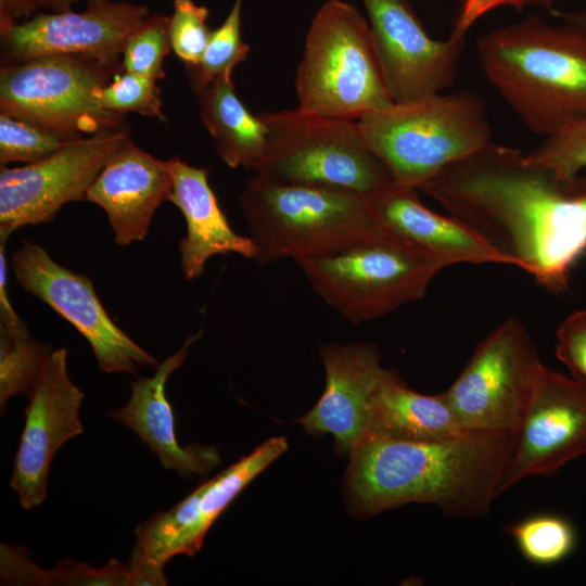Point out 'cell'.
<instances>
[{"mask_svg": "<svg viewBox=\"0 0 586 586\" xmlns=\"http://www.w3.org/2000/svg\"><path fill=\"white\" fill-rule=\"evenodd\" d=\"M418 191L550 291L586 251V179H562L519 150L489 142Z\"/></svg>", "mask_w": 586, "mask_h": 586, "instance_id": "1", "label": "cell"}, {"mask_svg": "<svg viewBox=\"0 0 586 586\" xmlns=\"http://www.w3.org/2000/svg\"><path fill=\"white\" fill-rule=\"evenodd\" d=\"M514 436L466 432L437 441L366 433L351 450L345 476L355 512L372 515L407 504H430L458 519L491 510Z\"/></svg>", "mask_w": 586, "mask_h": 586, "instance_id": "2", "label": "cell"}, {"mask_svg": "<svg viewBox=\"0 0 586 586\" xmlns=\"http://www.w3.org/2000/svg\"><path fill=\"white\" fill-rule=\"evenodd\" d=\"M480 66L534 133L547 137L586 119V34L530 16L476 44Z\"/></svg>", "mask_w": 586, "mask_h": 586, "instance_id": "3", "label": "cell"}, {"mask_svg": "<svg viewBox=\"0 0 586 586\" xmlns=\"http://www.w3.org/2000/svg\"><path fill=\"white\" fill-rule=\"evenodd\" d=\"M356 122L365 143L394 181L416 189L487 145L492 137L485 101L471 91L392 102Z\"/></svg>", "mask_w": 586, "mask_h": 586, "instance_id": "4", "label": "cell"}, {"mask_svg": "<svg viewBox=\"0 0 586 586\" xmlns=\"http://www.w3.org/2000/svg\"><path fill=\"white\" fill-rule=\"evenodd\" d=\"M239 203L260 265L328 254L384 229L365 198L281 183L258 173L244 184Z\"/></svg>", "mask_w": 586, "mask_h": 586, "instance_id": "5", "label": "cell"}, {"mask_svg": "<svg viewBox=\"0 0 586 586\" xmlns=\"http://www.w3.org/2000/svg\"><path fill=\"white\" fill-rule=\"evenodd\" d=\"M296 264L315 293L353 323L380 318L421 300L436 275L454 265L385 228Z\"/></svg>", "mask_w": 586, "mask_h": 586, "instance_id": "6", "label": "cell"}, {"mask_svg": "<svg viewBox=\"0 0 586 586\" xmlns=\"http://www.w3.org/2000/svg\"><path fill=\"white\" fill-rule=\"evenodd\" d=\"M295 89L298 109L357 120L392 103L368 21L352 4L326 1L307 31Z\"/></svg>", "mask_w": 586, "mask_h": 586, "instance_id": "7", "label": "cell"}, {"mask_svg": "<svg viewBox=\"0 0 586 586\" xmlns=\"http://www.w3.org/2000/svg\"><path fill=\"white\" fill-rule=\"evenodd\" d=\"M269 129L266 157L256 173L281 183L308 186L367 200L394 179L365 143L356 120L300 110L260 114Z\"/></svg>", "mask_w": 586, "mask_h": 586, "instance_id": "8", "label": "cell"}, {"mask_svg": "<svg viewBox=\"0 0 586 586\" xmlns=\"http://www.w3.org/2000/svg\"><path fill=\"white\" fill-rule=\"evenodd\" d=\"M123 66L77 55H53L0 69V110L62 139L129 130L124 115L103 109L97 91Z\"/></svg>", "mask_w": 586, "mask_h": 586, "instance_id": "9", "label": "cell"}, {"mask_svg": "<svg viewBox=\"0 0 586 586\" xmlns=\"http://www.w3.org/2000/svg\"><path fill=\"white\" fill-rule=\"evenodd\" d=\"M543 367L525 327L509 318L477 344L444 394L464 431L515 437Z\"/></svg>", "mask_w": 586, "mask_h": 586, "instance_id": "10", "label": "cell"}, {"mask_svg": "<svg viewBox=\"0 0 586 586\" xmlns=\"http://www.w3.org/2000/svg\"><path fill=\"white\" fill-rule=\"evenodd\" d=\"M129 139V130L101 131L38 162L1 165L0 238L25 226L52 222L63 205L85 201L99 173Z\"/></svg>", "mask_w": 586, "mask_h": 586, "instance_id": "11", "label": "cell"}, {"mask_svg": "<svg viewBox=\"0 0 586 586\" xmlns=\"http://www.w3.org/2000/svg\"><path fill=\"white\" fill-rule=\"evenodd\" d=\"M11 267L20 285L67 320L90 344L106 373L133 374L160 362L114 323L91 280L56 263L40 245L24 241Z\"/></svg>", "mask_w": 586, "mask_h": 586, "instance_id": "12", "label": "cell"}, {"mask_svg": "<svg viewBox=\"0 0 586 586\" xmlns=\"http://www.w3.org/2000/svg\"><path fill=\"white\" fill-rule=\"evenodd\" d=\"M150 15L128 1L89 0L86 10L36 14L0 26L2 65L53 55H77L109 66L122 65L129 38Z\"/></svg>", "mask_w": 586, "mask_h": 586, "instance_id": "13", "label": "cell"}, {"mask_svg": "<svg viewBox=\"0 0 586 586\" xmlns=\"http://www.w3.org/2000/svg\"><path fill=\"white\" fill-rule=\"evenodd\" d=\"M392 102L441 93L456 80L466 35L431 38L409 0H361Z\"/></svg>", "mask_w": 586, "mask_h": 586, "instance_id": "14", "label": "cell"}, {"mask_svg": "<svg viewBox=\"0 0 586 586\" xmlns=\"http://www.w3.org/2000/svg\"><path fill=\"white\" fill-rule=\"evenodd\" d=\"M586 455V383L543 367L497 495Z\"/></svg>", "mask_w": 586, "mask_h": 586, "instance_id": "15", "label": "cell"}, {"mask_svg": "<svg viewBox=\"0 0 586 586\" xmlns=\"http://www.w3.org/2000/svg\"><path fill=\"white\" fill-rule=\"evenodd\" d=\"M27 396L10 486L21 507L31 509L47 497L49 469L56 451L84 432L79 416L84 393L68 375L66 348L48 355Z\"/></svg>", "mask_w": 586, "mask_h": 586, "instance_id": "16", "label": "cell"}, {"mask_svg": "<svg viewBox=\"0 0 586 586\" xmlns=\"http://www.w3.org/2000/svg\"><path fill=\"white\" fill-rule=\"evenodd\" d=\"M326 373L323 393L298 421L309 434H331L339 450L351 453L368 432L371 400L384 372L370 343H327L319 347Z\"/></svg>", "mask_w": 586, "mask_h": 586, "instance_id": "17", "label": "cell"}, {"mask_svg": "<svg viewBox=\"0 0 586 586\" xmlns=\"http://www.w3.org/2000/svg\"><path fill=\"white\" fill-rule=\"evenodd\" d=\"M171 183L168 161L155 158L129 139L99 173L85 201L104 211L115 242L126 246L144 240Z\"/></svg>", "mask_w": 586, "mask_h": 586, "instance_id": "18", "label": "cell"}, {"mask_svg": "<svg viewBox=\"0 0 586 586\" xmlns=\"http://www.w3.org/2000/svg\"><path fill=\"white\" fill-rule=\"evenodd\" d=\"M202 332L201 329L190 335L178 352L155 368L153 375L131 381L128 402L107 412L111 418L131 429L158 457L164 469L175 471L180 477L206 474L220 463L218 450L213 446L179 444L173 408L165 392L170 374L182 366L190 346Z\"/></svg>", "mask_w": 586, "mask_h": 586, "instance_id": "19", "label": "cell"}, {"mask_svg": "<svg viewBox=\"0 0 586 586\" xmlns=\"http://www.w3.org/2000/svg\"><path fill=\"white\" fill-rule=\"evenodd\" d=\"M167 161L173 180L167 201L181 212L187 226L179 243L184 279L201 277L208 259L215 255L234 253L254 259L256 249L252 238L231 228L209 186L208 170L178 156Z\"/></svg>", "mask_w": 586, "mask_h": 586, "instance_id": "20", "label": "cell"}, {"mask_svg": "<svg viewBox=\"0 0 586 586\" xmlns=\"http://www.w3.org/2000/svg\"><path fill=\"white\" fill-rule=\"evenodd\" d=\"M369 202L385 229L426 253L447 258L454 265L507 264L462 222L429 209L416 188L394 182Z\"/></svg>", "mask_w": 586, "mask_h": 586, "instance_id": "21", "label": "cell"}, {"mask_svg": "<svg viewBox=\"0 0 586 586\" xmlns=\"http://www.w3.org/2000/svg\"><path fill=\"white\" fill-rule=\"evenodd\" d=\"M369 433L410 441H437L466 433L444 392L421 394L397 371L385 369L372 396Z\"/></svg>", "mask_w": 586, "mask_h": 586, "instance_id": "22", "label": "cell"}, {"mask_svg": "<svg viewBox=\"0 0 586 586\" xmlns=\"http://www.w3.org/2000/svg\"><path fill=\"white\" fill-rule=\"evenodd\" d=\"M231 76L217 77L198 93L200 118L225 164L256 171L267 154L269 129L239 99Z\"/></svg>", "mask_w": 586, "mask_h": 586, "instance_id": "23", "label": "cell"}, {"mask_svg": "<svg viewBox=\"0 0 586 586\" xmlns=\"http://www.w3.org/2000/svg\"><path fill=\"white\" fill-rule=\"evenodd\" d=\"M288 448L284 437H271L219 474L198 486V518L183 540L179 555L194 556L224 510L242 489Z\"/></svg>", "mask_w": 586, "mask_h": 586, "instance_id": "24", "label": "cell"}, {"mask_svg": "<svg viewBox=\"0 0 586 586\" xmlns=\"http://www.w3.org/2000/svg\"><path fill=\"white\" fill-rule=\"evenodd\" d=\"M1 584L137 586L128 564L111 559L101 569L66 560L53 570L38 568L16 546L1 545Z\"/></svg>", "mask_w": 586, "mask_h": 586, "instance_id": "25", "label": "cell"}, {"mask_svg": "<svg viewBox=\"0 0 586 586\" xmlns=\"http://www.w3.org/2000/svg\"><path fill=\"white\" fill-rule=\"evenodd\" d=\"M52 352L49 344L36 341L24 322L0 328V404L15 395L28 394L40 369Z\"/></svg>", "mask_w": 586, "mask_h": 586, "instance_id": "26", "label": "cell"}, {"mask_svg": "<svg viewBox=\"0 0 586 586\" xmlns=\"http://www.w3.org/2000/svg\"><path fill=\"white\" fill-rule=\"evenodd\" d=\"M520 553L535 565H553L569 558L577 545V531L564 517L539 513L508 527Z\"/></svg>", "mask_w": 586, "mask_h": 586, "instance_id": "27", "label": "cell"}, {"mask_svg": "<svg viewBox=\"0 0 586 586\" xmlns=\"http://www.w3.org/2000/svg\"><path fill=\"white\" fill-rule=\"evenodd\" d=\"M243 0H234L224 23L212 30L202 58L194 66H187L189 84L196 94L221 75H232L233 68L247 58L250 46L241 36Z\"/></svg>", "mask_w": 586, "mask_h": 586, "instance_id": "28", "label": "cell"}, {"mask_svg": "<svg viewBox=\"0 0 586 586\" xmlns=\"http://www.w3.org/2000/svg\"><path fill=\"white\" fill-rule=\"evenodd\" d=\"M155 79L130 72L117 73L110 82L99 88V104L111 112L125 115L138 113L145 117L166 120L161 89Z\"/></svg>", "mask_w": 586, "mask_h": 586, "instance_id": "29", "label": "cell"}, {"mask_svg": "<svg viewBox=\"0 0 586 586\" xmlns=\"http://www.w3.org/2000/svg\"><path fill=\"white\" fill-rule=\"evenodd\" d=\"M169 16L150 14L129 38L122 54L125 72L155 80L165 78L164 59L171 49L168 37Z\"/></svg>", "mask_w": 586, "mask_h": 586, "instance_id": "30", "label": "cell"}, {"mask_svg": "<svg viewBox=\"0 0 586 586\" xmlns=\"http://www.w3.org/2000/svg\"><path fill=\"white\" fill-rule=\"evenodd\" d=\"M75 141V140H74ZM7 113L0 114V163L30 164L71 143Z\"/></svg>", "mask_w": 586, "mask_h": 586, "instance_id": "31", "label": "cell"}, {"mask_svg": "<svg viewBox=\"0 0 586 586\" xmlns=\"http://www.w3.org/2000/svg\"><path fill=\"white\" fill-rule=\"evenodd\" d=\"M527 156L560 178L574 180L586 168V119L562 126Z\"/></svg>", "mask_w": 586, "mask_h": 586, "instance_id": "32", "label": "cell"}, {"mask_svg": "<svg viewBox=\"0 0 586 586\" xmlns=\"http://www.w3.org/2000/svg\"><path fill=\"white\" fill-rule=\"evenodd\" d=\"M173 5L168 22L171 50L187 66L198 65L212 35L207 26L208 9L193 0H174Z\"/></svg>", "mask_w": 586, "mask_h": 586, "instance_id": "33", "label": "cell"}, {"mask_svg": "<svg viewBox=\"0 0 586 586\" xmlns=\"http://www.w3.org/2000/svg\"><path fill=\"white\" fill-rule=\"evenodd\" d=\"M556 357L573 378L586 383V310L570 314L556 332Z\"/></svg>", "mask_w": 586, "mask_h": 586, "instance_id": "34", "label": "cell"}, {"mask_svg": "<svg viewBox=\"0 0 586 586\" xmlns=\"http://www.w3.org/2000/svg\"><path fill=\"white\" fill-rule=\"evenodd\" d=\"M555 0H462L453 33L467 35L471 26L485 14L499 8L522 10L526 7L551 8Z\"/></svg>", "mask_w": 586, "mask_h": 586, "instance_id": "35", "label": "cell"}, {"mask_svg": "<svg viewBox=\"0 0 586 586\" xmlns=\"http://www.w3.org/2000/svg\"><path fill=\"white\" fill-rule=\"evenodd\" d=\"M77 0H8L0 5V26H4L30 13L49 8L56 12L69 10L71 4Z\"/></svg>", "mask_w": 586, "mask_h": 586, "instance_id": "36", "label": "cell"}, {"mask_svg": "<svg viewBox=\"0 0 586 586\" xmlns=\"http://www.w3.org/2000/svg\"><path fill=\"white\" fill-rule=\"evenodd\" d=\"M5 241L0 238V317L1 324L15 326L23 320L14 310L8 294V264L5 257Z\"/></svg>", "mask_w": 586, "mask_h": 586, "instance_id": "37", "label": "cell"}, {"mask_svg": "<svg viewBox=\"0 0 586 586\" xmlns=\"http://www.w3.org/2000/svg\"><path fill=\"white\" fill-rule=\"evenodd\" d=\"M564 23L586 34V11L560 13Z\"/></svg>", "mask_w": 586, "mask_h": 586, "instance_id": "38", "label": "cell"}, {"mask_svg": "<svg viewBox=\"0 0 586 586\" xmlns=\"http://www.w3.org/2000/svg\"><path fill=\"white\" fill-rule=\"evenodd\" d=\"M7 2H8V0H0V5H3Z\"/></svg>", "mask_w": 586, "mask_h": 586, "instance_id": "39", "label": "cell"}]
</instances>
